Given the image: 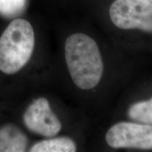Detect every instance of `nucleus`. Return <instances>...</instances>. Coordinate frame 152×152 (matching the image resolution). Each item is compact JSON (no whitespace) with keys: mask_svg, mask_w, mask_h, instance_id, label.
Listing matches in <instances>:
<instances>
[{"mask_svg":"<svg viewBox=\"0 0 152 152\" xmlns=\"http://www.w3.org/2000/svg\"><path fill=\"white\" fill-rule=\"evenodd\" d=\"M23 118L28 130L45 137L56 136L61 129V123L45 98L34 101L25 111Z\"/></svg>","mask_w":152,"mask_h":152,"instance_id":"5","label":"nucleus"},{"mask_svg":"<svg viewBox=\"0 0 152 152\" xmlns=\"http://www.w3.org/2000/svg\"><path fill=\"white\" fill-rule=\"evenodd\" d=\"M28 140L26 134L13 124L0 128V152H22L27 149Z\"/></svg>","mask_w":152,"mask_h":152,"instance_id":"6","label":"nucleus"},{"mask_svg":"<svg viewBox=\"0 0 152 152\" xmlns=\"http://www.w3.org/2000/svg\"><path fill=\"white\" fill-rule=\"evenodd\" d=\"M35 47V33L28 20H12L0 37V71L12 75L27 64Z\"/></svg>","mask_w":152,"mask_h":152,"instance_id":"2","label":"nucleus"},{"mask_svg":"<svg viewBox=\"0 0 152 152\" xmlns=\"http://www.w3.org/2000/svg\"><path fill=\"white\" fill-rule=\"evenodd\" d=\"M67 67L75 85L82 90L96 87L103 74L99 49L94 39L83 33L69 36L65 43Z\"/></svg>","mask_w":152,"mask_h":152,"instance_id":"1","label":"nucleus"},{"mask_svg":"<svg viewBox=\"0 0 152 152\" xmlns=\"http://www.w3.org/2000/svg\"><path fill=\"white\" fill-rule=\"evenodd\" d=\"M149 1H151V2H152V0H149Z\"/></svg>","mask_w":152,"mask_h":152,"instance_id":"10","label":"nucleus"},{"mask_svg":"<svg viewBox=\"0 0 152 152\" xmlns=\"http://www.w3.org/2000/svg\"><path fill=\"white\" fill-rule=\"evenodd\" d=\"M114 26L152 33V2L149 0H115L109 9Z\"/></svg>","mask_w":152,"mask_h":152,"instance_id":"3","label":"nucleus"},{"mask_svg":"<svg viewBox=\"0 0 152 152\" xmlns=\"http://www.w3.org/2000/svg\"><path fill=\"white\" fill-rule=\"evenodd\" d=\"M26 5V0H0V15L11 18L23 12Z\"/></svg>","mask_w":152,"mask_h":152,"instance_id":"9","label":"nucleus"},{"mask_svg":"<svg viewBox=\"0 0 152 152\" xmlns=\"http://www.w3.org/2000/svg\"><path fill=\"white\" fill-rule=\"evenodd\" d=\"M106 141L113 149H152V125L120 122L109 129Z\"/></svg>","mask_w":152,"mask_h":152,"instance_id":"4","label":"nucleus"},{"mask_svg":"<svg viewBox=\"0 0 152 152\" xmlns=\"http://www.w3.org/2000/svg\"><path fill=\"white\" fill-rule=\"evenodd\" d=\"M128 115L133 121L152 125V98L148 101L133 104L129 108Z\"/></svg>","mask_w":152,"mask_h":152,"instance_id":"8","label":"nucleus"},{"mask_svg":"<svg viewBox=\"0 0 152 152\" xmlns=\"http://www.w3.org/2000/svg\"><path fill=\"white\" fill-rule=\"evenodd\" d=\"M75 143L66 137L52 138L37 142L30 148L32 152H74Z\"/></svg>","mask_w":152,"mask_h":152,"instance_id":"7","label":"nucleus"}]
</instances>
